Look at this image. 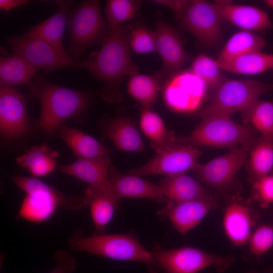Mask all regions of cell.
Here are the masks:
<instances>
[{"label": "cell", "mask_w": 273, "mask_h": 273, "mask_svg": "<svg viewBox=\"0 0 273 273\" xmlns=\"http://www.w3.org/2000/svg\"><path fill=\"white\" fill-rule=\"evenodd\" d=\"M107 25V36L100 49L85 59L86 69L95 80L105 83L100 92L102 99L114 104L123 99L120 88L124 79L139 73V68L131 58L128 27Z\"/></svg>", "instance_id": "cell-1"}, {"label": "cell", "mask_w": 273, "mask_h": 273, "mask_svg": "<svg viewBox=\"0 0 273 273\" xmlns=\"http://www.w3.org/2000/svg\"><path fill=\"white\" fill-rule=\"evenodd\" d=\"M27 86L31 95L37 98L40 103L38 127L51 135L58 131L65 120L82 114L92 97L88 92L54 83L38 71Z\"/></svg>", "instance_id": "cell-2"}, {"label": "cell", "mask_w": 273, "mask_h": 273, "mask_svg": "<svg viewBox=\"0 0 273 273\" xmlns=\"http://www.w3.org/2000/svg\"><path fill=\"white\" fill-rule=\"evenodd\" d=\"M10 178L26 193L18 215L28 221H46L59 207L78 210L86 206L83 197L67 196L36 177L14 175Z\"/></svg>", "instance_id": "cell-3"}, {"label": "cell", "mask_w": 273, "mask_h": 273, "mask_svg": "<svg viewBox=\"0 0 273 273\" xmlns=\"http://www.w3.org/2000/svg\"><path fill=\"white\" fill-rule=\"evenodd\" d=\"M75 251H84L110 259L137 261L144 263L152 273L158 266L153 253L148 252L131 235H94L82 237L79 232L69 241Z\"/></svg>", "instance_id": "cell-4"}, {"label": "cell", "mask_w": 273, "mask_h": 273, "mask_svg": "<svg viewBox=\"0 0 273 273\" xmlns=\"http://www.w3.org/2000/svg\"><path fill=\"white\" fill-rule=\"evenodd\" d=\"M67 27L69 39L67 52L79 57L92 46L102 45L107 36V22L103 17L98 0H84L70 10Z\"/></svg>", "instance_id": "cell-5"}, {"label": "cell", "mask_w": 273, "mask_h": 273, "mask_svg": "<svg viewBox=\"0 0 273 273\" xmlns=\"http://www.w3.org/2000/svg\"><path fill=\"white\" fill-rule=\"evenodd\" d=\"M273 90V84L242 79L223 78L203 109L201 116L213 115L231 117L238 111L245 112L264 94Z\"/></svg>", "instance_id": "cell-6"}, {"label": "cell", "mask_w": 273, "mask_h": 273, "mask_svg": "<svg viewBox=\"0 0 273 273\" xmlns=\"http://www.w3.org/2000/svg\"><path fill=\"white\" fill-rule=\"evenodd\" d=\"M202 118L188 140L193 147L242 148L249 151L257 138L250 129L235 122L230 116L213 115Z\"/></svg>", "instance_id": "cell-7"}, {"label": "cell", "mask_w": 273, "mask_h": 273, "mask_svg": "<svg viewBox=\"0 0 273 273\" xmlns=\"http://www.w3.org/2000/svg\"><path fill=\"white\" fill-rule=\"evenodd\" d=\"M7 43L13 54L21 57L30 64L48 73L61 69H86V60L75 58L68 53H62L40 39L10 35Z\"/></svg>", "instance_id": "cell-8"}, {"label": "cell", "mask_w": 273, "mask_h": 273, "mask_svg": "<svg viewBox=\"0 0 273 273\" xmlns=\"http://www.w3.org/2000/svg\"><path fill=\"white\" fill-rule=\"evenodd\" d=\"M153 255L165 273H198L211 266L222 272L235 261L230 255H216L190 247L166 250L156 246Z\"/></svg>", "instance_id": "cell-9"}, {"label": "cell", "mask_w": 273, "mask_h": 273, "mask_svg": "<svg viewBox=\"0 0 273 273\" xmlns=\"http://www.w3.org/2000/svg\"><path fill=\"white\" fill-rule=\"evenodd\" d=\"M177 18L183 27L203 45L214 47L221 42L222 18L213 3L190 1Z\"/></svg>", "instance_id": "cell-10"}, {"label": "cell", "mask_w": 273, "mask_h": 273, "mask_svg": "<svg viewBox=\"0 0 273 273\" xmlns=\"http://www.w3.org/2000/svg\"><path fill=\"white\" fill-rule=\"evenodd\" d=\"M201 152L191 145L176 143L157 155L143 166L130 169L126 174L142 176L165 174L166 176L185 173L198 164Z\"/></svg>", "instance_id": "cell-11"}, {"label": "cell", "mask_w": 273, "mask_h": 273, "mask_svg": "<svg viewBox=\"0 0 273 273\" xmlns=\"http://www.w3.org/2000/svg\"><path fill=\"white\" fill-rule=\"evenodd\" d=\"M205 85L189 69L177 72L168 77L163 84L164 101L174 110H193L198 106Z\"/></svg>", "instance_id": "cell-12"}, {"label": "cell", "mask_w": 273, "mask_h": 273, "mask_svg": "<svg viewBox=\"0 0 273 273\" xmlns=\"http://www.w3.org/2000/svg\"><path fill=\"white\" fill-rule=\"evenodd\" d=\"M248 151L237 148L203 164H197L193 169L197 178L216 189L229 186L245 164Z\"/></svg>", "instance_id": "cell-13"}, {"label": "cell", "mask_w": 273, "mask_h": 273, "mask_svg": "<svg viewBox=\"0 0 273 273\" xmlns=\"http://www.w3.org/2000/svg\"><path fill=\"white\" fill-rule=\"evenodd\" d=\"M25 96L14 86L0 87V131L6 138L24 134L29 127Z\"/></svg>", "instance_id": "cell-14"}, {"label": "cell", "mask_w": 273, "mask_h": 273, "mask_svg": "<svg viewBox=\"0 0 273 273\" xmlns=\"http://www.w3.org/2000/svg\"><path fill=\"white\" fill-rule=\"evenodd\" d=\"M155 33L156 51L163 65L160 74L165 80L177 72L189 58L177 31L167 23L161 14H157Z\"/></svg>", "instance_id": "cell-15"}, {"label": "cell", "mask_w": 273, "mask_h": 273, "mask_svg": "<svg viewBox=\"0 0 273 273\" xmlns=\"http://www.w3.org/2000/svg\"><path fill=\"white\" fill-rule=\"evenodd\" d=\"M216 206V200L210 195L205 198L184 202L170 201L161 213L169 218L178 232L185 235L197 226Z\"/></svg>", "instance_id": "cell-16"}, {"label": "cell", "mask_w": 273, "mask_h": 273, "mask_svg": "<svg viewBox=\"0 0 273 273\" xmlns=\"http://www.w3.org/2000/svg\"><path fill=\"white\" fill-rule=\"evenodd\" d=\"M108 183L114 195L120 200L123 198H139L154 200L162 203L165 197L162 187L138 176L123 175L110 166Z\"/></svg>", "instance_id": "cell-17"}, {"label": "cell", "mask_w": 273, "mask_h": 273, "mask_svg": "<svg viewBox=\"0 0 273 273\" xmlns=\"http://www.w3.org/2000/svg\"><path fill=\"white\" fill-rule=\"evenodd\" d=\"M56 12L51 17L30 27L23 35L40 39L49 43L59 51L68 53L63 43V36L69 13L73 7L72 0H57Z\"/></svg>", "instance_id": "cell-18"}, {"label": "cell", "mask_w": 273, "mask_h": 273, "mask_svg": "<svg viewBox=\"0 0 273 273\" xmlns=\"http://www.w3.org/2000/svg\"><path fill=\"white\" fill-rule=\"evenodd\" d=\"M213 3L222 19L242 30L253 31L273 27L268 15L257 7L236 5L227 0L214 1Z\"/></svg>", "instance_id": "cell-19"}, {"label": "cell", "mask_w": 273, "mask_h": 273, "mask_svg": "<svg viewBox=\"0 0 273 273\" xmlns=\"http://www.w3.org/2000/svg\"><path fill=\"white\" fill-rule=\"evenodd\" d=\"M89 207L95 227V234H104L105 229L113 217L119 200L111 190L88 186L82 197Z\"/></svg>", "instance_id": "cell-20"}, {"label": "cell", "mask_w": 273, "mask_h": 273, "mask_svg": "<svg viewBox=\"0 0 273 273\" xmlns=\"http://www.w3.org/2000/svg\"><path fill=\"white\" fill-rule=\"evenodd\" d=\"M253 222L250 209L246 205L238 201L228 204L223 217V226L234 245L241 246L248 243Z\"/></svg>", "instance_id": "cell-21"}, {"label": "cell", "mask_w": 273, "mask_h": 273, "mask_svg": "<svg viewBox=\"0 0 273 273\" xmlns=\"http://www.w3.org/2000/svg\"><path fill=\"white\" fill-rule=\"evenodd\" d=\"M110 163V158L77 159L58 168L62 172L77 178L88 186L111 190L107 180Z\"/></svg>", "instance_id": "cell-22"}, {"label": "cell", "mask_w": 273, "mask_h": 273, "mask_svg": "<svg viewBox=\"0 0 273 273\" xmlns=\"http://www.w3.org/2000/svg\"><path fill=\"white\" fill-rule=\"evenodd\" d=\"M58 131L77 159L110 158V150L85 132L64 124L60 126Z\"/></svg>", "instance_id": "cell-23"}, {"label": "cell", "mask_w": 273, "mask_h": 273, "mask_svg": "<svg viewBox=\"0 0 273 273\" xmlns=\"http://www.w3.org/2000/svg\"><path fill=\"white\" fill-rule=\"evenodd\" d=\"M105 134L118 150L134 152L144 150V144L134 123L127 116H118L110 120Z\"/></svg>", "instance_id": "cell-24"}, {"label": "cell", "mask_w": 273, "mask_h": 273, "mask_svg": "<svg viewBox=\"0 0 273 273\" xmlns=\"http://www.w3.org/2000/svg\"><path fill=\"white\" fill-rule=\"evenodd\" d=\"M159 185L165 198L176 203L199 199L210 195L197 180L185 173L167 175L160 181Z\"/></svg>", "instance_id": "cell-25"}, {"label": "cell", "mask_w": 273, "mask_h": 273, "mask_svg": "<svg viewBox=\"0 0 273 273\" xmlns=\"http://www.w3.org/2000/svg\"><path fill=\"white\" fill-rule=\"evenodd\" d=\"M140 124L142 131L150 140L151 147L157 154L175 144L173 133L166 129L162 119L152 109H141Z\"/></svg>", "instance_id": "cell-26"}, {"label": "cell", "mask_w": 273, "mask_h": 273, "mask_svg": "<svg viewBox=\"0 0 273 273\" xmlns=\"http://www.w3.org/2000/svg\"><path fill=\"white\" fill-rule=\"evenodd\" d=\"M58 152L47 144L35 145L18 157L16 161L22 168H26L34 177L43 176L51 173L57 165Z\"/></svg>", "instance_id": "cell-27"}, {"label": "cell", "mask_w": 273, "mask_h": 273, "mask_svg": "<svg viewBox=\"0 0 273 273\" xmlns=\"http://www.w3.org/2000/svg\"><path fill=\"white\" fill-rule=\"evenodd\" d=\"M216 60L221 70L234 73L254 75L273 69V54L261 52Z\"/></svg>", "instance_id": "cell-28"}, {"label": "cell", "mask_w": 273, "mask_h": 273, "mask_svg": "<svg viewBox=\"0 0 273 273\" xmlns=\"http://www.w3.org/2000/svg\"><path fill=\"white\" fill-rule=\"evenodd\" d=\"M38 70L21 57L13 54L0 57V87L18 84L28 85Z\"/></svg>", "instance_id": "cell-29"}, {"label": "cell", "mask_w": 273, "mask_h": 273, "mask_svg": "<svg viewBox=\"0 0 273 273\" xmlns=\"http://www.w3.org/2000/svg\"><path fill=\"white\" fill-rule=\"evenodd\" d=\"M165 80L157 73L154 75L139 74L129 77L127 92L145 109H152Z\"/></svg>", "instance_id": "cell-30"}, {"label": "cell", "mask_w": 273, "mask_h": 273, "mask_svg": "<svg viewBox=\"0 0 273 273\" xmlns=\"http://www.w3.org/2000/svg\"><path fill=\"white\" fill-rule=\"evenodd\" d=\"M249 151V170L253 183L273 170V135L257 138Z\"/></svg>", "instance_id": "cell-31"}, {"label": "cell", "mask_w": 273, "mask_h": 273, "mask_svg": "<svg viewBox=\"0 0 273 273\" xmlns=\"http://www.w3.org/2000/svg\"><path fill=\"white\" fill-rule=\"evenodd\" d=\"M266 44L264 39L257 34L251 31L241 30L231 36L217 59H228L261 52Z\"/></svg>", "instance_id": "cell-32"}, {"label": "cell", "mask_w": 273, "mask_h": 273, "mask_svg": "<svg viewBox=\"0 0 273 273\" xmlns=\"http://www.w3.org/2000/svg\"><path fill=\"white\" fill-rule=\"evenodd\" d=\"M189 70L207 86L215 87L223 79L216 60L206 54L197 55Z\"/></svg>", "instance_id": "cell-33"}, {"label": "cell", "mask_w": 273, "mask_h": 273, "mask_svg": "<svg viewBox=\"0 0 273 273\" xmlns=\"http://www.w3.org/2000/svg\"><path fill=\"white\" fill-rule=\"evenodd\" d=\"M140 5L137 0L107 1L105 9L107 25H124L135 16Z\"/></svg>", "instance_id": "cell-34"}, {"label": "cell", "mask_w": 273, "mask_h": 273, "mask_svg": "<svg viewBox=\"0 0 273 273\" xmlns=\"http://www.w3.org/2000/svg\"><path fill=\"white\" fill-rule=\"evenodd\" d=\"M245 112L262 135H273V103L259 100Z\"/></svg>", "instance_id": "cell-35"}, {"label": "cell", "mask_w": 273, "mask_h": 273, "mask_svg": "<svg viewBox=\"0 0 273 273\" xmlns=\"http://www.w3.org/2000/svg\"><path fill=\"white\" fill-rule=\"evenodd\" d=\"M129 43L134 52L146 54L156 51V37L153 31L144 23H139L128 27Z\"/></svg>", "instance_id": "cell-36"}, {"label": "cell", "mask_w": 273, "mask_h": 273, "mask_svg": "<svg viewBox=\"0 0 273 273\" xmlns=\"http://www.w3.org/2000/svg\"><path fill=\"white\" fill-rule=\"evenodd\" d=\"M248 243L252 254L260 255L266 253L273 246V226L265 224L257 228Z\"/></svg>", "instance_id": "cell-37"}, {"label": "cell", "mask_w": 273, "mask_h": 273, "mask_svg": "<svg viewBox=\"0 0 273 273\" xmlns=\"http://www.w3.org/2000/svg\"><path fill=\"white\" fill-rule=\"evenodd\" d=\"M252 190L254 198L261 207L273 204V174L264 175L253 182Z\"/></svg>", "instance_id": "cell-38"}, {"label": "cell", "mask_w": 273, "mask_h": 273, "mask_svg": "<svg viewBox=\"0 0 273 273\" xmlns=\"http://www.w3.org/2000/svg\"><path fill=\"white\" fill-rule=\"evenodd\" d=\"M56 263L54 269L50 273H71L75 268V259L65 250H58L54 255Z\"/></svg>", "instance_id": "cell-39"}, {"label": "cell", "mask_w": 273, "mask_h": 273, "mask_svg": "<svg viewBox=\"0 0 273 273\" xmlns=\"http://www.w3.org/2000/svg\"><path fill=\"white\" fill-rule=\"evenodd\" d=\"M153 3L166 7L173 11L176 17L184 10L190 1L154 0Z\"/></svg>", "instance_id": "cell-40"}, {"label": "cell", "mask_w": 273, "mask_h": 273, "mask_svg": "<svg viewBox=\"0 0 273 273\" xmlns=\"http://www.w3.org/2000/svg\"><path fill=\"white\" fill-rule=\"evenodd\" d=\"M30 3L29 0H0V9L8 11L23 5L27 6Z\"/></svg>", "instance_id": "cell-41"}, {"label": "cell", "mask_w": 273, "mask_h": 273, "mask_svg": "<svg viewBox=\"0 0 273 273\" xmlns=\"http://www.w3.org/2000/svg\"><path fill=\"white\" fill-rule=\"evenodd\" d=\"M263 2L269 7L273 8V0H265Z\"/></svg>", "instance_id": "cell-42"}, {"label": "cell", "mask_w": 273, "mask_h": 273, "mask_svg": "<svg viewBox=\"0 0 273 273\" xmlns=\"http://www.w3.org/2000/svg\"><path fill=\"white\" fill-rule=\"evenodd\" d=\"M270 174H273V170H272V171L271 172V173Z\"/></svg>", "instance_id": "cell-43"}, {"label": "cell", "mask_w": 273, "mask_h": 273, "mask_svg": "<svg viewBox=\"0 0 273 273\" xmlns=\"http://www.w3.org/2000/svg\"><path fill=\"white\" fill-rule=\"evenodd\" d=\"M272 134L273 135V127H272Z\"/></svg>", "instance_id": "cell-44"}]
</instances>
